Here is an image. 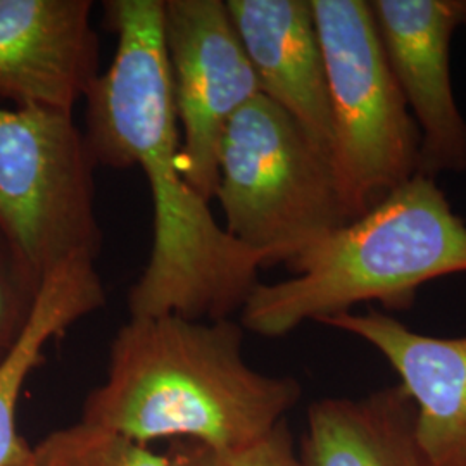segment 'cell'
Here are the masks:
<instances>
[{
	"label": "cell",
	"instance_id": "18",
	"mask_svg": "<svg viewBox=\"0 0 466 466\" xmlns=\"http://www.w3.org/2000/svg\"><path fill=\"white\" fill-rule=\"evenodd\" d=\"M2 356H4V352H0V358H2Z\"/></svg>",
	"mask_w": 466,
	"mask_h": 466
},
{
	"label": "cell",
	"instance_id": "4",
	"mask_svg": "<svg viewBox=\"0 0 466 466\" xmlns=\"http://www.w3.org/2000/svg\"><path fill=\"white\" fill-rule=\"evenodd\" d=\"M215 199L225 230L258 254L263 268L292 267L350 221L329 156L263 94L223 134Z\"/></svg>",
	"mask_w": 466,
	"mask_h": 466
},
{
	"label": "cell",
	"instance_id": "16",
	"mask_svg": "<svg viewBox=\"0 0 466 466\" xmlns=\"http://www.w3.org/2000/svg\"><path fill=\"white\" fill-rule=\"evenodd\" d=\"M171 466H302L287 420L249 446L213 450L198 442L177 441L169 452Z\"/></svg>",
	"mask_w": 466,
	"mask_h": 466
},
{
	"label": "cell",
	"instance_id": "9",
	"mask_svg": "<svg viewBox=\"0 0 466 466\" xmlns=\"http://www.w3.org/2000/svg\"><path fill=\"white\" fill-rule=\"evenodd\" d=\"M90 0H0V100L75 113L99 80Z\"/></svg>",
	"mask_w": 466,
	"mask_h": 466
},
{
	"label": "cell",
	"instance_id": "1",
	"mask_svg": "<svg viewBox=\"0 0 466 466\" xmlns=\"http://www.w3.org/2000/svg\"><path fill=\"white\" fill-rule=\"evenodd\" d=\"M163 4L104 2L116 52L85 97V137L97 167H138L149 184L154 238L128 294L130 318L232 319L258 287L263 261L218 223L180 171Z\"/></svg>",
	"mask_w": 466,
	"mask_h": 466
},
{
	"label": "cell",
	"instance_id": "8",
	"mask_svg": "<svg viewBox=\"0 0 466 466\" xmlns=\"http://www.w3.org/2000/svg\"><path fill=\"white\" fill-rule=\"evenodd\" d=\"M385 57L420 134V171L466 173V117L454 97L456 0H370Z\"/></svg>",
	"mask_w": 466,
	"mask_h": 466
},
{
	"label": "cell",
	"instance_id": "6",
	"mask_svg": "<svg viewBox=\"0 0 466 466\" xmlns=\"http://www.w3.org/2000/svg\"><path fill=\"white\" fill-rule=\"evenodd\" d=\"M96 167L71 113L0 106V225L42 280L73 258H99Z\"/></svg>",
	"mask_w": 466,
	"mask_h": 466
},
{
	"label": "cell",
	"instance_id": "17",
	"mask_svg": "<svg viewBox=\"0 0 466 466\" xmlns=\"http://www.w3.org/2000/svg\"><path fill=\"white\" fill-rule=\"evenodd\" d=\"M456 7H458L460 28L466 30V0H456Z\"/></svg>",
	"mask_w": 466,
	"mask_h": 466
},
{
	"label": "cell",
	"instance_id": "15",
	"mask_svg": "<svg viewBox=\"0 0 466 466\" xmlns=\"http://www.w3.org/2000/svg\"><path fill=\"white\" fill-rule=\"evenodd\" d=\"M42 279L0 225V352L13 346L34 309Z\"/></svg>",
	"mask_w": 466,
	"mask_h": 466
},
{
	"label": "cell",
	"instance_id": "7",
	"mask_svg": "<svg viewBox=\"0 0 466 466\" xmlns=\"http://www.w3.org/2000/svg\"><path fill=\"white\" fill-rule=\"evenodd\" d=\"M163 36L182 142L180 171L208 202L218 188L223 134L261 94L227 0H165Z\"/></svg>",
	"mask_w": 466,
	"mask_h": 466
},
{
	"label": "cell",
	"instance_id": "3",
	"mask_svg": "<svg viewBox=\"0 0 466 466\" xmlns=\"http://www.w3.org/2000/svg\"><path fill=\"white\" fill-rule=\"evenodd\" d=\"M290 271L282 282L258 283L240 311L244 330L279 339L371 302L389 315L406 311L423 285L466 273V223L435 178L417 175L304 252Z\"/></svg>",
	"mask_w": 466,
	"mask_h": 466
},
{
	"label": "cell",
	"instance_id": "11",
	"mask_svg": "<svg viewBox=\"0 0 466 466\" xmlns=\"http://www.w3.org/2000/svg\"><path fill=\"white\" fill-rule=\"evenodd\" d=\"M261 94L332 163L329 82L311 0H227Z\"/></svg>",
	"mask_w": 466,
	"mask_h": 466
},
{
	"label": "cell",
	"instance_id": "5",
	"mask_svg": "<svg viewBox=\"0 0 466 466\" xmlns=\"http://www.w3.org/2000/svg\"><path fill=\"white\" fill-rule=\"evenodd\" d=\"M329 82L332 167L350 221L420 171V134L368 0H311Z\"/></svg>",
	"mask_w": 466,
	"mask_h": 466
},
{
	"label": "cell",
	"instance_id": "10",
	"mask_svg": "<svg viewBox=\"0 0 466 466\" xmlns=\"http://www.w3.org/2000/svg\"><path fill=\"white\" fill-rule=\"evenodd\" d=\"M319 325L379 350L415 402V439L425 466H466V335L433 337L370 306Z\"/></svg>",
	"mask_w": 466,
	"mask_h": 466
},
{
	"label": "cell",
	"instance_id": "14",
	"mask_svg": "<svg viewBox=\"0 0 466 466\" xmlns=\"http://www.w3.org/2000/svg\"><path fill=\"white\" fill-rule=\"evenodd\" d=\"M30 466H171L169 454L80 420L32 446Z\"/></svg>",
	"mask_w": 466,
	"mask_h": 466
},
{
	"label": "cell",
	"instance_id": "12",
	"mask_svg": "<svg viewBox=\"0 0 466 466\" xmlns=\"http://www.w3.org/2000/svg\"><path fill=\"white\" fill-rule=\"evenodd\" d=\"M415 402L396 383L363 398H325L308 410L302 466H425Z\"/></svg>",
	"mask_w": 466,
	"mask_h": 466
},
{
	"label": "cell",
	"instance_id": "2",
	"mask_svg": "<svg viewBox=\"0 0 466 466\" xmlns=\"http://www.w3.org/2000/svg\"><path fill=\"white\" fill-rule=\"evenodd\" d=\"M300 398L298 379L250 367L233 319L130 318L82 420L146 446L173 439L237 450L271 432Z\"/></svg>",
	"mask_w": 466,
	"mask_h": 466
},
{
	"label": "cell",
	"instance_id": "13",
	"mask_svg": "<svg viewBox=\"0 0 466 466\" xmlns=\"http://www.w3.org/2000/svg\"><path fill=\"white\" fill-rule=\"evenodd\" d=\"M106 306L96 261L73 258L42 280L34 309L13 346L0 358V466H30L32 446L17 431V404L50 342Z\"/></svg>",
	"mask_w": 466,
	"mask_h": 466
}]
</instances>
